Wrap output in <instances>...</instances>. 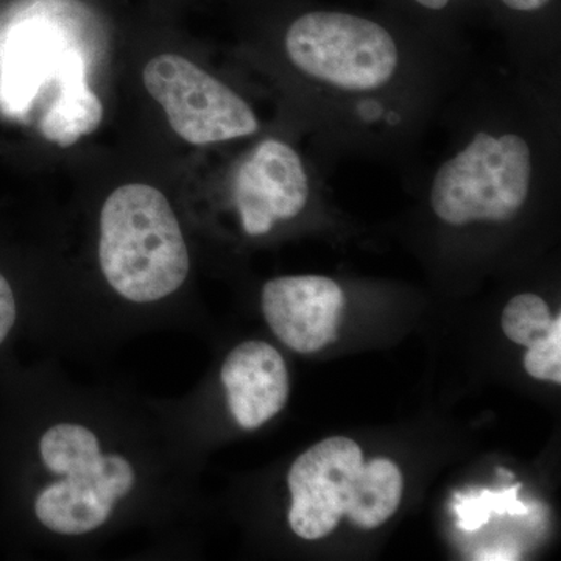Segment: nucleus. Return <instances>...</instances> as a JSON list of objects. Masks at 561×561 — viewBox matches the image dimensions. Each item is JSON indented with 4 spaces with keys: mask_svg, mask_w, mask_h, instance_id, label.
Instances as JSON below:
<instances>
[{
    "mask_svg": "<svg viewBox=\"0 0 561 561\" xmlns=\"http://www.w3.org/2000/svg\"><path fill=\"white\" fill-rule=\"evenodd\" d=\"M505 9L516 11V13H535L548 7L551 0H501Z\"/></svg>",
    "mask_w": 561,
    "mask_h": 561,
    "instance_id": "obj_16",
    "label": "nucleus"
},
{
    "mask_svg": "<svg viewBox=\"0 0 561 561\" xmlns=\"http://www.w3.org/2000/svg\"><path fill=\"white\" fill-rule=\"evenodd\" d=\"M225 408L236 426L253 432L271 423L286 408L290 375L272 343L243 341L228 351L217 371Z\"/></svg>",
    "mask_w": 561,
    "mask_h": 561,
    "instance_id": "obj_9",
    "label": "nucleus"
},
{
    "mask_svg": "<svg viewBox=\"0 0 561 561\" xmlns=\"http://www.w3.org/2000/svg\"><path fill=\"white\" fill-rule=\"evenodd\" d=\"M57 324L33 308L9 273L0 268V364L14 359V350L25 339L47 337Z\"/></svg>",
    "mask_w": 561,
    "mask_h": 561,
    "instance_id": "obj_12",
    "label": "nucleus"
},
{
    "mask_svg": "<svg viewBox=\"0 0 561 561\" xmlns=\"http://www.w3.org/2000/svg\"><path fill=\"white\" fill-rule=\"evenodd\" d=\"M103 105L95 92L77 72L61 80L60 91L41 119L39 130L49 142L62 149L79 142L101 127Z\"/></svg>",
    "mask_w": 561,
    "mask_h": 561,
    "instance_id": "obj_10",
    "label": "nucleus"
},
{
    "mask_svg": "<svg viewBox=\"0 0 561 561\" xmlns=\"http://www.w3.org/2000/svg\"><path fill=\"white\" fill-rule=\"evenodd\" d=\"M413 2L419 3L423 9L431 11H440L446 9L453 0H413Z\"/></svg>",
    "mask_w": 561,
    "mask_h": 561,
    "instance_id": "obj_17",
    "label": "nucleus"
},
{
    "mask_svg": "<svg viewBox=\"0 0 561 561\" xmlns=\"http://www.w3.org/2000/svg\"><path fill=\"white\" fill-rule=\"evenodd\" d=\"M345 295L327 276H279L261 290V311L273 334L300 354L323 350L337 339Z\"/></svg>",
    "mask_w": 561,
    "mask_h": 561,
    "instance_id": "obj_8",
    "label": "nucleus"
},
{
    "mask_svg": "<svg viewBox=\"0 0 561 561\" xmlns=\"http://www.w3.org/2000/svg\"><path fill=\"white\" fill-rule=\"evenodd\" d=\"M98 267L121 313L117 327L173 323L169 308L191 276V250L171 202L157 187L131 183L103 202Z\"/></svg>",
    "mask_w": 561,
    "mask_h": 561,
    "instance_id": "obj_2",
    "label": "nucleus"
},
{
    "mask_svg": "<svg viewBox=\"0 0 561 561\" xmlns=\"http://www.w3.org/2000/svg\"><path fill=\"white\" fill-rule=\"evenodd\" d=\"M404 491V479L397 463L373 459L362 465L354 481L346 516L354 526L373 530L397 513Z\"/></svg>",
    "mask_w": 561,
    "mask_h": 561,
    "instance_id": "obj_11",
    "label": "nucleus"
},
{
    "mask_svg": "<svg viewBox=\"0 0 561 561\" xmlns=\"http://www.w3.org/2000/svg\"><path fill=\"white\" fill-rule=\"evenodd\" d=\"M142 80L172 130L192 146L247 138L260 130L249 103L187 58L158 55L147 62Z\"/></svg>",
    "mask_w": 561,
    "mask_h": 561,
    "instance_id": "obj_5",
    "label": "nucleus"
},
{
    "mask_svg": "<svg viewBox=\"0 0 561 561\" xmlns=\"http://www.w3.org/2000/svg\"><path fill=\"white\" fill-rule=\"evenodd\" d=\"M309 201V179L298 151L265 139L243 160L232 181V203L250 238L272 232L279 221L300 216Z\"/></svg>",
    "mask_w": 561,
    "mask_h": 561,
    "instance_id": "obj_7",
    "label": "nucleus"
},
{
    "mask_svg": "<svg viewBox=\"0 0 561 561\" xmlns=\"http://www.w3.org/2000/svg\"><path fill=\"white\" fill-rule=\"evenodd\" d=\"M522 485L513 486L511 490H502L500 493H491L483 490L478 496H457L460 497V504H457L456 511L459 513L460 529L465 531H474L483 524L489 523L490 513H511V515H527L529 508L516 500V491Z\"/></svg>",
    "mask_w": 561,
    "mask_h": 561,
    "instance_id": "obj_14",
    "label": "nucleus"
},
{
    "mask_svg": "<svg viewBox=\"0 0 561 561\" xmlns=\"http://www.w3.org/2000/svg\"><path fill=\"white\" fill-rule=\"evenodd\" d=\"M186 446L158 401L50 364H0V526L22 548L87 551L181 522Z\"/></svg>",
    "mask_w": 561,
    "mask_h": 561,
    "instance_id": "obj_1",
    "label": "nucleus"
},
{
    "mask_svg": "<svg viewBox=\"0 0 561 561\" xmlns=\"http://www.w3.org/2000/svg\"><path fill=\"white\" fill-rule=\"evenodd\" d=\"M524 368L538 381L561 383V317L552 321L551 330L527 348Z\"/></svg>",
    "mask_w": 561,
    "mask_h": 561,
    "instance_id": "obj_15",
    "label": "nucleus"
},
{
    "mask_svg": "<svg viewBox=\"0 0 561 561\" xmlns=\"http://www.w3.org/2000/svg\"><path fill=\"white\" fill-rule=\"evenodd\" d=\"M549 306L535 294L513 297L502 312V331L518 345L529 346L548 334L552 327Z\"/></svg>",
    "mask_w": 561,
    "mask_h": 561,
    "instance_id": "obj_13",
    "label": "nucleus"
},
{
    "mask_svg": "<svg viewBox=\"0 0 561 561\" xmlns=\"http://www.w3.org/2000/svg\"><path fill=\"white\" fill-rule=\"evenodd\" d=\"M364 465L356 442L331 437L317 443L291 463L287 474L290 530L302 540L328 537L346 515L354 481Z\"/></svg>",
    "mask_w": 561,
    "mask_h": 561,
    "instance_id": "obj_6",
    "label": "nucleus"
},
{
    "mask_svg": "<svg viewBox=\"0 0 561 561\" xmlns=\"http://www.w3.org/2000/svg\"><path fill=\"white\" fill-rule=\"evenodd\" d=\"M531 175V150L523 136L479 131L435 173L431 208L453 227L504 224L526 205Z\"/></svg>",
    "mask_w": 561,
    "mask_h": 561,
    "instance_id": "obj_3",
    "label": "nucleus"
},
{
    "mask_svg": "<svg viewBox=\"0 0 561 561\" xmlns=\"http://www.w3.org/2000/svg\"><path fill=\"white\" fill-rule=\"evenodd\" d=\"M284 46L295 68L335 90H382L400 68L391 33L378 22L343 11L301 14L287 28Z\"/></svg>",
    "mask_w": 561,
    "mask_h": 561,
    "instance_id": "obj_4",
    "label": "nucleus"
}]
</instances>
